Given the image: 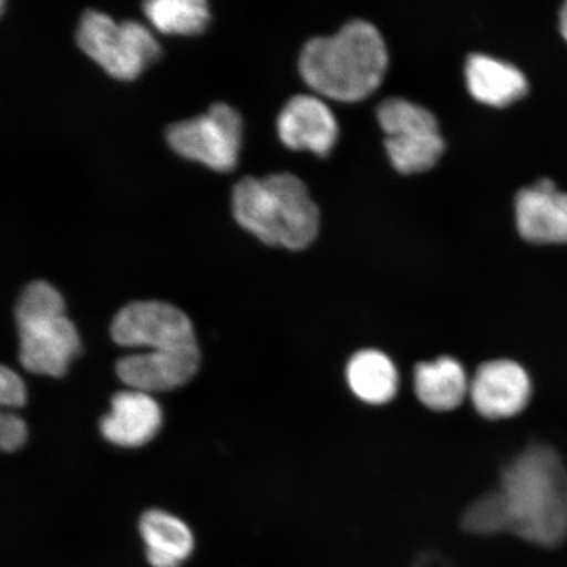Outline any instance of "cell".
I'll use <instances>...</instances> for the list:
<instances>
[{"mask_svg": "<svg viewBox=\"0 0 567 567\" xmlns=\"http://www.w3.org/2000/svg\"><path fill=\"white\" fill-rule=\"evenodd\" d=\"M385 148L396 172H429L442 158L445 144L434 113L402 97H390L378 109Z\"/></svg>", "mask_w": 567, "mask_h": 567, "instance_id": "obj_5", "label": "cell"}, {"mask_svg": "<svg viewBox=\"0 0 567 567\" xmlns=\"http://www.w3.org/2000/svg\"><path fill=\"white\" fill-rule=\"evenodd\" d=\"M20 363L27 371L62 378L81 351L80 334L65 311L17 318Z\"/></svg>", "mask_w": 567, "mask_h": 567, "instance_id": "obj_8", "label": "cell"}, {"mask_svg": "<svg viewBox=\"0 0 567 567\" xmlns=\"http://www.w3.org/2000/svg\"><path fill=\"white\" fill-rule=\"evenodd\" d=\"M76 42L106 73L122 81L137 78L162 52L157 39L144 24L134 20L117 23L96 10L83 12Z\"/></svg>", "mask_w": 567, "mask_h": 567, "instance_id": "obj_4", "label": "cell"}, {"mask_svg": "<svg viewBox=\"0 0 567 567\" xmlns=\"http://www.w3.org/2000/svg\"><path fill=\"white\" fill-rule=\"evenodd\" d=\"M414 385L417 400L434 411L457 409L471 388L464 367L450 357L417 365Z\"/></svg>", "mask_w": 567, "mask_h": 567, "instance_id": "obj_15", "label": "cell"}, {"mask_svg": "<svg viewBox=\"0 0 567 567\" xmlns=\"http://www.w3.org/2000/svg\"><path fill=\"white\" fill-rule=\"evenodd\" d=\"M503 534L553 548L567 536V470L547 444H532L501 473Z\"/></svg>", "mask_w": 567, "mask_h": 567, "instance_id": "obj_1", "label": "cell"}, {"mask_svg": "<svg viewBox=\"0 0 567 567\" xmlns=\"http://www.w3.org/2000/svg\"><path fill=\"white\" fill-rule=\"evenodd\" d=\"M111 336L120 346L148 347L153 351L197 344L189 318L174 305L159 301L126 305L113 319Z\"/></svg>", "mask_w": 567, "mask_h": 567, "instance_id": "obj_7", "label": "cell"}, {"mask_svg": "<svg viewBox=\"0 0 567 567\" xmlns=\"http://www.w3.org/2000/svg\"><path fill=\"white\" fill-rule=\"evenodd\" d=\"M516 228L535 245H567V193L548 177L523 188L515 200Z\"/></svg>", "mask_w": 567, "mask_h": 567, "instance_id": "obj_10", "label": "cell"}, {"mask_svg": "<svg viewBox=\"0 0 567 567\" xmlns=\"http://www.w3.org/2000/svg\"><path fill=\"white\" fill-rule=\"evenodd\" d=\"M27 390L19 374L2 367L0 370V402L7 408L24 406Z\"/></svg>", "mask_w": 567, "mask_h": 567, "instance_id": "obj_19", "label": "cell"}, {"mask_svg": "<svg viewBox=\"0 0 567 567\" xmlns=\"http://www.w3.org/2000/svg\"><path fill=\"white\" fill-rule=\"evenodd\" d=\"M559 32H561L563 38L567 42V2L559 10Z\"/></svg>", "mask_w": 567, "mask_h": 567, "instance_id": "obj_21", "label": "cell"}, {"mask_svg": "<svg viewBox=\"0 0 567 567\" xmlns=\"http://www.w3.org/2000/svg\"><path fill=\"white\" fill-rule=\"evenodd\" d=\"M231 198L237 223L261 243L303 250L318 236L321 215L308 187L293 174L244 177Z\"/></svg>", "mask_w": 567, "mask_h": 567, "instance_id": "obj_3", "label": "cell"}, {"mask_svg": "<svg viewBox=\"0 0 567 567\" xmlns=\"http://www.w3.org/2000/svg\"><path fill=\"white\" fill-rule=\"evenodd\" d=\"M166 137L182 157L219 173L231 172L243 144V118L233 106L216 103L204 115L169 125Z\"/></svg>", "mask_w": 567, "mask_h": 567, "instance_id": "obj_6", "label": "cell"}, {"mask_svg": "<svg viewBox=\"0 0 567 567\" xmlns=\"http://www.w3.org/2000/svg\"><path fill=\"white\" fill-rule=\"evenodd\" d=\"M347 381L359 400L370 405H384L399 392L400 375L385 353L363 350L349 361Z\"/></svg>", "mask_w": 567, "mask_h": 567, "instance_id": "obj_17", "label": "cell"}, {"mask_svg": "<svg viewBox=\"0 0 567 567\" xmlns=\"http://www.w3.org/2000/svg\"><path fill=\"white\" fill-rule=\"evenodd\" d=\"M278 133L282 144L292 151H309L319 157H328L337 144L339 126L334 113L322 99L297 95L282 106Z\"/></svg>", "mask_w": 567, "mask_h": 567, "instance_id": "obj_11", "label": "cell"}, {"mask_svg": "<svg viewBox=\"0 0 567 567\" xmlns=\"http://www.w3.org/2000/svg\"><path fill=\"white\" fill-rule=\"evenodd\" d=\"M465 80L467 90L476 101L499 109L519 102L528 92V81L523 71L486 54L470 55Z\"/></svg>", "mask_w": 567, "mask_h": 567, "instance_id": "obj_14", "label": "cell"}, {"mask_svg": "<svg viewBox=\"0 0 567 567\" xmlns=\"http://www.w3.org/2000/svg\"><path fill=\"white\" fill-rule=\"evenodd\" d=\"M474 408L487 420L513 417L527 408L532 382L516 361L499 359L482 364L470 388Z\"/></svg>", "mask_w": 567, "mask_h": 567, "instance_id": "obj_9", "label": "cell"}, {"mask_svg": "<svg viewBox=\"0 0 567 567\" xmlns=\"http://www.w3.org/2000/svg\"><path fill=\"white\" fill-rule=\"evenodd\" d=\"M385 40L365 20H352L328 38L303 47L299 68L308 86L332 101L353 103L373 94L386 74Z\"/></svg>", "mask_w": 567, "mask_h": 567, "instance_id": "obj_2", "label": "cell"}, {"mask_svg": "<svg viewBox=\"0 0 567 567\" xmlns=\"http://www.w3.org/2000/svg\"><path fill=\"white\" fill-rule=\"evenodd\" d=\"M140 532L153 567H181L193 553V532L181 519L161 509L142 515Z\"/></svg>", "mask_w": 567, "mask_h": 567, "instance_id": "obj_16", "label": "cell"}, {"mask_svg": "<svg viewBox=\"0 0 567 567\" xmlns=\"http://www.w3.org/2000/svg\"><path fill=\"white\" fill-rule=\"evenodd\" d=\"M28 430L23 420L13 414L0 416V445L6 452L20 449L27 441Z\"/></svg>", "mask_w": 567, "mask_h": 567, "instance_id": "obj_20", "label": "cell"}, {"mask_svg": "<svg viewBox=\"0 0 567 567\" xmlns=\"http://www.w3.org/2000/svg\"><path fill=\"white\" fill-rule=\"evenodd\" d=\"M144 11L158 31L168 34L200 33L210 19L204 0H152L144 3Z\"/></svg>", "mask_w": 567, "mask_h": 567, "instance_id": "obj_18", "label": "cell"}, {"mask_svg": "<svg viewBox=\"0 0 567 567\" xmlns=\"http://www.w3.org/2000/svg\"><path fill=\"white\" fill-rule=\"evenodd\" d=\"M200 364L197 344L177 350L132 354L118 361L116 372L127 386L140 392H162L186 384Z\"/></svg>", "mask_w": 567, "mask_h": 567, "instance_id": "obj_12", "label": "cell"}, {"mask_svg": "<svg viewBox=\"0 0 567 567\" xmlns=\"http://www.w3.org/2000/svg\"><path fill=\"white\" fill-rule=\"evenodd\" d=\"M162 424V410L151 395L140 390L120 392L112 399L111 413L101 422L106 441L134 449L152 441Z\"/></svg>", "mask_w": 567, "mask_h": 567, "instance_id": "obj_13", "label": "cell"}]
</instances>
